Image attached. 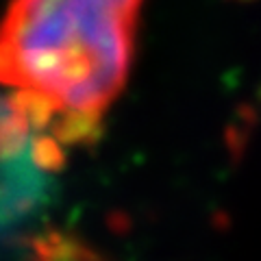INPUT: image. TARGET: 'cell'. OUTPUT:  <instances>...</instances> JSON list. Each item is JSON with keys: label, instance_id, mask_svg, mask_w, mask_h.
<instances>
[{"label": "cell", "instance_id": "6da1fadb", "mask_svg": "<svg viewBox=\"0 0 261 261\" xmlns=\"http://www.w3.org/2000/svg\"><path fill=\"white\" fill-rule=\"evenodd\" d=\"M144 0H11L0 20V85L59 116L102 122L135 57Z\"/></svg>", "mask_w": 261, "mask_h": 261}]
</instances>
